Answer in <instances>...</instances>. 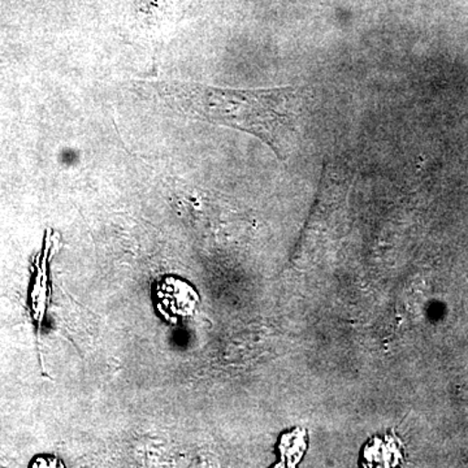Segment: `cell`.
Returning <instances> with one entry per match:
<instances>
[{
  "label": "cell",
  "mask_w": 468,
  "mask_h": 468,
  "mask_svg": "<svg viewBox=\"0 0 468 468\" xmlns=\"http://www.w3.org/2000/svg\"><path fill=\"white\" fill-rule=\"evenodd\" d=\"M144 85L169 109L255 135L279 158L291 151L304 100L303 90L292 86L237 90L181 81Z\"/></svg>",
  "instance_id": "cell-1"
}]
</instances>
